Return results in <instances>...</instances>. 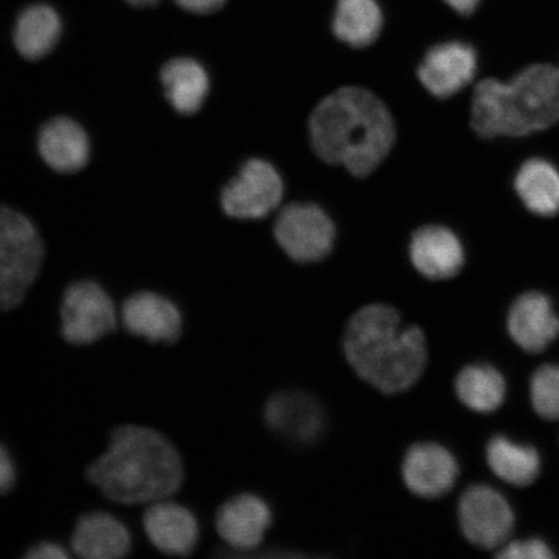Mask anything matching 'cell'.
<instances>
[{
	"label": "cell",
	"mask_w": 559,
	"mask_h": 559,
	"mask_svg": "<svg viewBox=\"0 0 559 559\" xmlns=\"http://www.w3.org/2000/svg\"><path fill=\"white\" fill-rule=\"evenodd\" d=\"M454 388L461 403L478 414H491L506 401L504 377L491 366L475 365L464 368L459 373Z\"/></svg>",
	"instance_id": "25"
},
{
	"label": "cell",
	"mask_w": 559,
	"mask_h": 559,
	"mask_svg": "<svg viewBox=\"0 0 559 559\" xmlns=\"http://www.w3.org/2000/svg\"><path fill=\"white\" fill-rule=\"evenodd\" d=\"M510 337L524 352L539 354L559 335V317L554 302L540 292H526L508 313Z\"/></svg>",
	"instance_id": "17"
},
{
	"label": "cell",
	"mask_w": 559,
	"mask_h": 559,
	"mask_svg": "<svg viewBox=\"0 0 559 559\" xmlns=\"http://www.w3.org/2000/svg\"><path fill=\"white\" fill-rule=\"evenodd\" d=\"M38 151L52 170L73 174L88 163L90 139L85 129L72 118L56 117L40 129Z\"/></svg>",
	"instance_id": "20"
},
{
	"label": "cell",
	"mask_w": 559,
	"mask_h": 559,
	"mask_svg": "<svg viewBox=\"0 0 559 559\" xmlns=\"http://www.w3.org/2000/svg\"><path fill=\"white\" fill-rule=\"evenodd\" d=\"M531 402L536 414L550 421L559 419V366H543L531 379Z\"/></svg>",
	"instance_id": "26"
},
{
	"label": "cell",
	"mask_w": 559,
	"mask_h": 559,
	"mask_svg": "<svg viewBox=\"0 0 559 559\" xmlns=\"http://www.w3.org/2000/svg\"><path fill=\"white\" fill-rule=\"evenodd\" d=\"M83 478L105 500L145 507L174 498L187 481V463L174 439L153 425L128 423L110 430L107 445Z\"/></svg>",
	"instance_id": "1"
},
{
	"label": "cell",
	"mask_w": 559,
	"mask_h": 559,
	"mask_svg": "<svg viewBox=\"0 0 559 559\" xmlns=\"http://www.w3.org/2000/svg\"><path fill=\"white\" fill-rule=\"evenodd\" d=\"M37 228L17 210L0 206V311L20 309L44 267Z\"/></svg>",
	"instance_id": "5"
},
{
	"label": "cell",
	"mask_w": 559,
	"mask_h": 559,
	"mask_svg": "<svg viewBox=\"0 0 559 559\" xmlns=\"http://www.w3.org/2000/svg\"><path fill=\"white\" fill-rule=\"evenodd\" d=\"M130 5L138 7V9H145V7H152L159 2V0H126Z\"/></svg>",
	"instance_id": "32"
},
{
	"label": "cell",
	"mask_w": 559,
	"mask_h": 559,
	"mask_svg": "<svg viewBox=\"0 0 559 559\" xmlns=\"http://www.w3.org/2000/svg\"><path fill=\"white\" fill-rule=\"evenodd\" d=\"M69 549L82 559H123L134 550V536L114 513L88 510L74 520Z\"/></svg>",
	"instance_id": "13"
},
{
	"label": "cell",
	"mask_w": 559,
	"mask_h": 559,
	"mask_svg": "<svg viewBox=\"0 0 559 559\" xmlns=\"http://www.w3.org/2000/svg\"><path fill=\"white\" fill-rule=\"evenodd\" d=\"M487 463L506 484L526 487L540 474L542 461L534 447L495 437L487 444Z\"/></svg>",
	"instance_id": "24"
},
{
	"label": "cell",
	"mask_w": 559,
	"mask_h": 559,
	"mask_svg": "<svg viewBox=\"0 0 559 559\" xmlns=\"http://www.w3.org/2000/svg\"><path fill=\"white\" fill-rule=\"evenodd\" d=\"M559 123V70L549 62L523 67L509 80L489 76L475 85L471 124L485 140L522 139Z\"/></svg>",
	"instance_id": "4"
},
{
	"label": "cell",
	"mask_w": 559,
	"mask_h": 559,
	"mask_svg": "<svg viewBox=\"0 0 559 559\" xmlns=\"http://www.w3.org/2000/svg\"><path fill=\"white\" fill-rule=\"evenodd\" d=\"M283 179L275 167L260 158L249 159L221 195L225 213L236 219H262L278 206Z\"/></svg>",
	"instance_id": "10"
},
{
	"label": "cell",
	"mask_w": 559,
	"mask_h": 559,
	"mask_svg": "<svg viewBox=\"0 0 559 559\" xmlns=\"http://www.w3.org/2000/svg\"><path fill=\"white\" fill-rule=\"evenodd\" d=\"M403 479L418 498L439 499L449 493L459 477V464L445 447L438 443H417L403 460Z\"/></svg>",
	"instance_id": "16"
},
{
	"label": "cell",
	"mask_w": 559,
	"mask_h": 559,
	"mask_svg": "<svg viewBox=\"0 0 559 559\" xmlns=\"http://www.w3.org/2000/svg\"><path fill=\"white\" fill-rule=\"evenodd\" d=\"M62 34L61 17L52 5L35 3L20 12L13 27V45L24 59L46 58L59 44Z\"/></svg>",
	"instance_id": "21"
},
{
	"label": "cell",
	"mask_w": 559,
	"mask_h": 559,
	"mask_svg": "<svg viewBox=\"0 0 559 559\" xmlns=\"http://www.w3.org/2000/svg\"><path fill=\"white\" fill-rule=\"evenodd\" d=\"M120 325L132 338L155 347L175 346L186 332L179 306L153 290H139L126 297L120 307Z\"/></svg>",
	"instance_id": "7"
},
{
	"label": "cell",
	"mask_w": 559,
	"mask_h": 559,
	"mask_svg": "<svg viewBox=\"0 0 559 559\" xmlns=\"http://www.w3.org/2000/svg\"><path fill=\"white\" fill-rule=\"evenodd\" d=\"M384 25L380 0H335L332 31L342 44L353 48L372 46Z\"/></svg>",
	"instance_id": "23"
},
{
	"label": "cell",
	"mask_w": 559,
	"mask_h": 559,
	"mask_svg": "<svg viewBox=\"0 0 559 559\" xmlns=\"http://www.w3.org/2000/svg\"><path fill=\"white\" fill-rule=\"evenodd\" d=\"M442 2L453 12H456L457 15L471 16L479 9L484 0H442Z\"/></svg>",
	"instance_id": "31"
},
{
	"label": "cell",
	"mask_w": 559,
	"mask_h": 559,
	"mask_svg": "<svg viewBox=\"0 0 559 559\" xmlns=\"http://www.w3.org/2000/svg\"><path fill=\"white\" fill-rule=\"evenodd\" d=\"M459 521L467 540L481 549H500L514 530V513L492 487L475 485L461 496Z\"/></svg>",
	"instance_id": "9"
},
{
	"label": "cell",
	"mask_w": 559,
	"mask_h": 559,
	"mask_svg": "<svg viewBox=\"0 0 559 559\" xmlns=\"http://www.w3.org/2000/svg\"><path fill=\"white\" fill-rule=\"evenodd\" d=\"M310 136L321 159L362 178L373 173L393 148L395 124L379 97L365 88L344 87L313 109Z\"/></svg>",
	"instance_id": "2"
},
{
	"label": "cell",
	"mask_w": 559,
	"mask_h": 559,
	"mask_svg": "<svg viewBox=\"0 0 559 559\" xmlns=\"http://www.w3.org/2000/svg\"><path fill=\"white\" fill-rule=\"evenodd\" d=\"M409 257L419 274L435 282L457 276L465 264L463 242L443 226L417 229L409 245Z\"/></svg>",
	"instance_id": "18"
},
{
	"label": "cell",
	"mask_w": 559,
	"mask_h": 559,
	"mask_svg": "<svg viewBox=\"0 0 559 559\" xmlns=\"http://www.w3.org/2000/svg\"><path fill=\"white\" fill-rule=\"evenodd\" d=\"M344 352L355 373L383 394H402L415 386L428 365L423 330L404 326L394 307H362L349 319Z\"/></svg>",
	"instance_id": "3"
},
{
	"label": "cell",
	"mask_w": 559,
	"mask_h": 559,
	"mask_svg": "<svg viewBox=\"0 0 559 559\" xmlns=\"http://www.w3.org/2000/svg\"><path fill=\"white\" fill-rule=\"evenodd\" d=\"M275 237L292 260L311 263L324 260L333 248L335 228L323 209L313 204H292L280 212Z\"/></svg>",
	"instance_id": "8"
},
{
	"label": "cell",
	"mask_w": 559,
	"mask_h": 559,
	"mask_svg": "<svg viewBox=\"0 0 559 559\" xmlns=\"http://www.w3.org/2000/svg\"><path fill=\"white\" fill-rule=\"evenodd\" d=\"M264 419L275 435L296 444H310L323 435L325 414L313 396L300 391H283L270 397Z\"/></svg>",
	"instance_id": "15"
},
{
	"label": "cell",
	"mask_w": 559,
	"mask_h": 559,
	"mask_svg": "<svg viewBox=\"0 0 559 559\" xmlns=\"http://www.w3.org/2000/svg\"><path fill=\"white\" fill-rule=\"evenodd\" d=\"M506 559H550L555 558L550 548L540 539L506 543L496 554Z\"/></svg>",
	"instance_id": "27"
},
{
	"label": "cell",
	"mask_w": 559,
	"mask_h": 559,
	"mask_svg": "<svg viewBox=\"0 0 559 559\" xmlns=\"http://www.w3.org/2000/svg\"><path fill=\"white\" fill-rule=\"evenodd\" d=\"M19 471L15 457L5 444L0 442V496L10 495L16 488Z\"/></svg>",
	"instance_id": "28"
},
{
	"label": "cell",
	"mask_w": 559,
	"mask_h": 559,
	"mask_svg": "<svg viewBox=\"0 0 559 559\" xmlns=\"http://www.w3.org/2000/svg\"><path fill=\"white\" fill-rule=\"evenodd\" d=\"M214 523L221 539L239 554L260 547L271 527L272 512L260 496L241 493L223 502Z\"/></svg>",
	"instance_id": "14"
},
{
	"label": "cell",
	"mask_w": 559,
	"mask_h": 559,
	"mask_svg": "<svg viewBox=\"0 0 559 559\" xmlns=\"http://www.w3.org/2000/svg\"><path fill=\"white\" fill-rule=\"evenodd\" d=\"M177 496L145 506L142 527L153 548L167 557H190L199 547L198 516Z\"/></svg>",
	"instance_id": "11"
},
{
	"label": "cell",
	"mask_w": 559,
	"mask_h": 559,
	"mask_svg": "<svg viewBox=\"0 0 559 559\" xmlns=\"http://www.w3.org/2000/svg\"><path fill=\"white\" fill-rule=\"evenodd\" d=\"M478 73V53L463 40L442 41L426 52L418 79L432 96L449 99L471 85Z\"/></svg>",
	"instance_id": "12"
},
{
	"label": "cell",
	"mask_w": 559,
	"mask_h": 559,
	"mask_svg": "<svg viewBox=\"0 0 559 559\" xmlns=\"http://www.w3.org/2000/svg\"><path fill=\"white\" fill-rule=\"evenodd\" d=\"M557 68H558V70H559V66H558Z\"/></svg>",
	"instance_id": "33"
},
{
	"label": "cell",
	"mask_w": 559,
	"mask_h": 559,
	"mask_svg": "<svg viewBox=\"0 0 559 559\" xmlns=\"http://www.w3.org/2000/svg\"><path fill=\"white\" fill-rule=\"evenodd\" d=\"M21 556L25 559H68L73 555L60 542L40 539L33 542Z\"/></svg>",
	"instance_id": "29"
},
{
	"label": "cell",
	"mask_w": 559,
	"mask_h": 559,
	"mask_svg": "<svg viewBox=\"0 0 559 559\" xmlns=\"http://www.w3.org/2000/svg\"><path fill=\"white\" fill-rule=\"evenodd\" d=\"M59 333L70 347L86 348L111 337L120 328L115 299L94 280H79L62 293Z\"/></svg>",
	"instance_id": "6"
},
{
	"label": "cell",
	"mask_w": 559,
	"mask_h": 559,
	"mask_svg": "<svg viewBox=\"0 0 559 559\" xmlns=\"http://www.w3.org/2000/svg\"><path fill=\"white\" fill-rule=\"evenodd\" d=\"M512 188L521 206L535 218L559 215V167L545 157L523 160L513 175Z\"/></svg>",
	"instance_id": "19"
},
{
	"label": "cell",
	"mask_w": 559,
	"mask_h": 559,
	"mask_svg": "<svg viewBox=\"0 0 559 559\" xmlns=\"http://www.w3.org/2000/svg\"><path fill=\"white\" fill-rule=\"evenodd\" d=\"M160 83L165 88L166 99L183 116L198 114L210 88L206 69L198 60L190 58L167 61L160 70Z\"/></svg>",
	"instance_id": "22"
},
{
	"label": "cell",
	"mask_w": 559,
	"mask_h": 559,
	"mask_svg": "<svg viewBox=\"0 0 559 559\" xmlns=\"http://www.w3.org/2000/svg\"><path fill=\"white\" fill-rule=\"evenodd\" d=\"M180 9L194 13V15H210L219 11L227 0H174Z\"/></svg>",
	"instance_id": "30"
}]
</instances>
